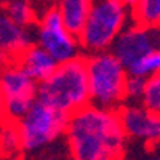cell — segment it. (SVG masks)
<instances>
[{
    "label": "cell",
    "instance_id": "1",
    "mask_svg": "<svg viewBox=\"0 0 160 160\" xmlns=\"http://www.w3.org/2000/svg\"><path fill=\"white\" fill-rule=\"evenodd\" d=\"M64 138L72 160H123L127 136L117 109L88 102L69 114Z\"/></svg>",
    "mask_w": 160,
    "mask_h": 160
},
{
    "label": "cell",
    "instance_id": "2",
    "mask_svg": "<svg viewBox=\"0 0 160 160\" xmlns=\"http://www.w3.org/2000/svg\"><path fill=\"white\" fill-rule=\"evenodd\" d=\"M37 98L66 114L90 102L85 56L58 64L45 80L37 85Z\"/></svg>",
    "mask_w": 160,
    "mask_h": 160
},
{
    "label": "cell",
    "instance_id": "3",
    "mask_svg": "<svg viewBox=\"0 0 160 160\" xmlns=\"http://www.w3.org/2000/svg\"><path fill=\"white\" fill-rule=\"evenodd\" d=\"M131 22L130 8L120 0H91V7L77 38L87 55L109 50L114 38Z\"/></svg>",
    "mask_w": 160,
    "mask_h": 160
},
{
    "label": "cell",
    "instance_id": "4",
    "mask_svg": "<svg viewBox=\"0 0 160 160\" xmlns=\"http://www.w3.org/2000/svg\"><path fill=\"white\" fill-rule=\"evenodd\" d=\"M90 104L104 109H117L125 102L127 71L109 50L85 56Z\"/></svg>",
    "mask_w": 160,
    "mask_h": 160
},
{
    "label": "cell",
    "instance_id": "5",
    "mask_svg": "<svg viewBox=\"0 0 160 160\" xmlns=\"http://www.w3.org/2000/svg\"><path fill=\"white\" fill-rule=\"evenodd\" d=\"M68 117L69 114L35 98L29 111L16 122L22 152H37L56 142L64 135Z\"/></svg>",
    "mask_w": 160,
    "mask_h": 160
},
{
    "label": "cell",
    "instance_id": "6",
    "mask_svg": "<svg viewBox=\"0 0 160 160\" xmlns=\"http://www.w3.org/2000/svg\"><path fill=\"white\" fill-rule=\"evenodd\" d=\"M32 34L34 43L42 47L58 64L82 55L77 35L64 26L55 7H47L38 11Z\"/></svg>",
    "mask_w": 160,
    "mask_h": 160
},
{
    "label": "cell",
    "instance_id": "7",
    "mask_svg": "<svg viewBox=\"0 0 160 160\" xmlns=\"http://www.w3.org/2000/svg\"><path fill=\"white\" fill-rule=\"evenodd\" d=\"M37 82L16 61L0 68V90L3 95V120L16 123L37 98Z\"/></svg>",
    "mask_w": 160,
    "mask_h": 160
},
{
    "label": "cell",
    "instance_id": "8",
    "mask_svg": "<svg viewBox=\"0 0 160 160\" xmlns=\"http://www.w3.org/2000/svg\"><path fill=\"white\" fill-rule=\"evenodd\" d=\"M158 45H160L158 28H148V26L130 22L114 38L109 51L127 71L128 66L138 58H141L142 55L151 53L154 50H160Z\"/></svg>",
    "mask_w": 160,
    "mask_h": 160
},
{
    "label": "cell",
    "instance_id": "9",
    "mask_svg": "<svg viewBox=\"0 0 160 160\" xmlns=\"http://www.w3.org/2000/svg\"><path fill=\"white\" fill-rule=\"evenodd\" d=\"M125 136L146 144H157L160 139V117L139 102H123L117 108Z\"/></svg>",
    "mask_w": 160,
    "mask_h": 160
},
{
    "label": "cell",
    "instance_id": "10",
    "mask_svg": "<svg viewBox=\"0 0 160 160\" xmlns=\"http://www.w3.org/2000/svg\"><path fill=\"white\" fill-rule=\"evenodd\" d=\"M31 43H34L32 28L18 26L3 13L0 16V68L16 61Z\"/></svg>",
    "mask_w": 160,
    "mask_h": 160
},
{
    "label": "cell",
    "instance_id": "11",
    "mask_svg": "<svg viewBox=\"0 0 160 160\" xmlns=\"http://www.w3.org/2000/svg\"><path fill=\"white\" fill-rule=\"evenodd\" d=\"M16 62L35 80L37 83L45 80L58 66V62L37 43H31L16 58Z\"/></svg>",
    "mask_w": 160,
    "mask_h": 160
},
{
    "label": "cell",
    "instance_id": "12",
    "mask_svg": "<svg viewBox=\"0 0 160 160\" xmlns=\"http://www.w3.org/2000/svg\"><path fill=\"white\" fill-rule=\"evenodd\" d=\"M53 7L58 11L66 28L72 34L78 35L88 16L91 0H56Z\"/></svg>",
    "mask_w": 160,
    "mask_h": 160
},
{
    "label": "cell",
    "instance_id": "13",
    "mask_svg": "<svg viewBox=\"0 0 160 160\" xmlns=\"http://www.w3.org/2000/svg\"><path fill=\"white\" fill-rule=\"evenodd\" d=\"M38 8L32 0H11L3 5V13L13 22L22 28H32L38 16Z\"/></svg>",
    "mask_w": 160,
    "mask_h": 160
},
{
    "label": "cell",
    "instance_id": "14",
    "mask_svg": "<svg viewBox=\"0 0 160 160\" xmlns=\"http://www.w3.org/2000/svg\"><path fill=\"white\" fill-rule=\"evenodd\" d=\"M22 154L19 133L16 123L2 120L0 122V158L3 160H15Z\"/></svg>",
    "mask_w": 160,
    "mask_h": 160
},
{
    "label": "cell",
    "instance_id": "15",
    "mask_svg": "<svg viewBox=\"0 0 160 160\" xmlns=\"http://www.w3.org/2000/svg\"><path fill=\"white\" fill-rule=\"evenodd\" d=\"M131 22L148 28H158L160 26V0H139L130 10Z\"/></svg>",
    "mask_w": 160,
    "mask_h": 160
},
{
    "label": "cell",
    "instance_id": "16",
    "mask_svg": "<svg viewBox=\"0 0 160 160\" xmlns=\"http://www.w3.org/2000/svg\"><path fill=\"white\" fill-rule=\"evenodd\" d=\"M158 71H160V50L146 53L127 68L128 75H135L141 78H149L152 75H157Z\"/></svg>",
    "mask_w": 160,
    "mask_h": 160
},
{
    "label": "cell",
    "instance_id": "17",
    "mask_svg": "<svg viewBox=\"0 0 160 160\" xmlns=\"http://www.w3.org/2000/svg\"><path fill=\"white\" fill-rule=\"evenodd\" d=\"M139 104H142L146 109L160 114V75H152L144 80L142 95L139 99Z\"/></svg>",
    "mask_w": 160,
    "mask_h": 160
},
{
    "label": "cell",
    "instance_id": "18",
    "mask_svg": "<svg viewBox=\"0 0 160 160\" xmlns=\"http://www.w3.org/2000/svg\"><path fill=\"white\" fill-rule=\"evenodd\" d=\"M144 80L141 77H135V75H127L125 80V102H139L141 95H142V88H144Z\"/></svg>",
    "mask_w": 160,
    "mask_h": 160
},
{
    "label": "cell",
    "instance_id": "19",
    "mask_svg": "<svg viewBox=\"0 0 160 160\" xmlns=\"http://www.w3.org/2000/svg\"><path fill=\"white\" fill-rule=\"evenodd\" d=\"M32 2L37 5L38 10H42V8H47V7H53L56 0H32Z\"/></svg>",
    "mask_w": 160,
    "mask_h": 160
},
{
    "label": "cell",
    "instance_id": "20",
    "mask_svg": "<svg viewBox=\"0 0 160 160\" xmlns=\"http://www.w3.org/2000/svg\"><path fill=\"white\" fill-rule=\"evenodd\" d=\"M120 2H122V3L125 5V7H128V8L131 10L133 7H135V5H136V3L139 2V0H120Z\"/></svg>",
    "mask_w": 160,
    "mask_h": 160
},
{
    "label": "cell",
    "instance_id": "21",
    "mask_svg": "<svg viewBox=\"0 0 160 160\" xmlns=\"http://www.w3.org/2000/svg\"><path fill=\"white\" fill-rule=\"evenodd\" d=\"M3 120V95H2V90H0V122Z\"/></svg>",
    "mask_w": 160,
    "mask_h": 160
},
{
    "label": "cell",
    "instance_id": "22",
    "mask_svg": "<svg viewBox=\"0 0 160 160\" xmlns=\"http://www.w3.org/2000/svg\"><path fill=\"white\" fill-rule=\"evenodd\" d=\"M149 160H160V157H158V154L155 152V154H154V155H152V157H151Z\"/></svg>",
    "mask_w": 160,
    "mask_h": 160
},
{
    "label": "cell",
    "instance_id": "23",
    "mask_svg": "<svg viewBox=\"0 0 160 160\" xmlns=\"http://www.w3.org/2000/svg\"><path fill=\"white\" fill-rule=\"evenodd\" d=\"M11 2V0H0V3H2V5H7V3H10Z\"/></svg>",
    "mask_w": 160,
    "mask_h": 160
},
{
    "label": "cell",
    "instance_id": "24",
    "mask_svg": "<svg viewBox=\"0 0 160 160\" xmlns=\"http://www.w3.org/2000/svg\"><path fill=\"white\" fill-rule=\"evenodd\" d=\"M2 15H3V5L0 3V16H2Z\"/></svg>",
    "mask_w": 160,
    "mask_h": 160
},
{
    "label": "cell",
    "instance_id": "25",
    "mask_svg": "<svg viewBox=\"0 0 160 160\" xmlns=\"http://www.w3.org/2000/svg\"><path fill=\"white\" fill-rule=\"evenodd\" d=\"M0 160H3V158H0Z\"/></svg>",
    "mask_w": 160,
    "mask_h": 160
}]
</instances>
